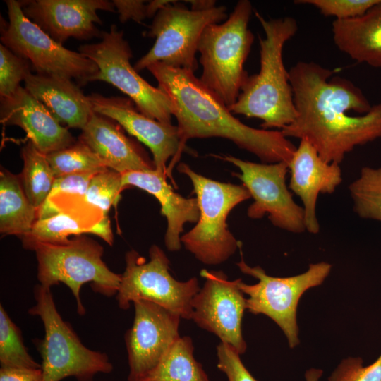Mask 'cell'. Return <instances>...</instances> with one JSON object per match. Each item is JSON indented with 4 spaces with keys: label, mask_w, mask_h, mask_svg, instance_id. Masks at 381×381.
<instances>
[{
    "label": "cell",
    "mask_w": 381,
    "mask_h": 381,
    "mask_svg": "<svg viewBox=\"0 0 381 381\" xmlns=\"http://www.w3.org/2000/svg\"><path fill=\"white\" fill-rule=\"evenodd\" d=\"M25 88L66 128L83 130L94 113L92 103L73 80L30 73Z\"/></svg>",
    "instance_id": "obj_23"
},
{
    "label": "cell",
    "mask_w": 381,
    "mask_h": 381,
    "mask_svg": "<svg viewBox=\"0 0 381 381\" xmlns=\"http://www.w3.org/2000/svg\"><path fill=\"white\" fill-rule=\"evenodd\" d=\"M47 158L56 178L107 169L96 153L79 139L66 148L47 155Z\"/></svg>",
    "instance_id": "obj_29"
},
{
    "label": "cell",
    "mask_w": 381,
    "mask_h": 381,
    "mask_svg": "<svg viewBox=\"0 0 381 381\" xmlns=\"http://www.w3.org/2000/svg\"><path fill=\"white\" fill-rule=\"evenodd\" d=\"M332 31L340 51L358 63L381 68V0L361 16L334 20Z\"/></svg>",
    "instance_id": "obj_24"
},
{
    "label": "cell",
    "mask_w": 381,
    "mask_h": 381,
    "mask_svg": "<svg viewBox=\"0 0 381 381\" xmlns=\"http://www.w3.org/2000/svg\"><path fill=\"white\" fill-rule=\"evenodd\" d=\"M122 189V174L107 168L92 178L85 199L107 215L111 206L118 203Z\"/></svg>",
    "instance_id": "obj_31"
},
{
    "label": "cell",
    "mask_w": 381,
    "mask_h": 381,
    "mask_svg": "<svg viewBox=\"0 0 381 381\" xmlns=\"http://www.w3.org/2000/svg\"><path fill=\"white\" fill-rule=\"evenodd\" d=\"M31 73L30 62L0 44V98L12 96Z\"/></svg>",
    "instance_id": "obj_32"
},
{
    "label": "cell",
    "mask_w": 381,
    "mask_h": 381,
    "mask_svg": "<svg viewBox=\"0 0 381 381\" xmlns=\"http://www.w3.org/2000/svg\"><path fill=\"white\" fill-rule=\"evenodd\" d=\"M227 19L226 8L215 6L205 11H194L174 1L162 8L154 17L145 35L155 38L152 48L138 59L137 72L155 63L195 73L198 42L205 28L212 23Z\"/></svg>",
    "instance_id": "obj_9"
},
{
    "label": "cell",
    "mask_w": 381,
    "mask_h": 381,
    "mask_svg": "<svg viewBox=\"0 0 381 381\" xmlns=\"http://www.w3.org/2000/svg\"><path fill=\"white\" fill-rule=\"evenodd\" d=\"M177 169L191 181L200 211L195 226L181 236V243L203 264L219 265L241 245L229 230L227 217L251 195L243 185L212 180L198 174L186 163H179Z\"/></svg>",
    "instance_id": "obj_5"
},
{
    "label": "cell",
    "mask_w": 381,
    "mask_h": 381,
    "mask_svg": "<svg viewBox=\"0 0 381 381\" xmlns=\"http://www.w3.org/2000/svg\"><path fill=\"white\" fill-rule=\"evenodd\" d=\"M101 41L85 44L79 52L92 60L99 71L91 82L104 81L128 95L136 108L145 116L160 122L171 123L174 106L170 98L158 87L144 80L131 64L133 53L123 32L111 25L102 32Z\"/></svg>",
    "instance_id": "obj_11"
},
{
    "label": "cell",
    "mask_w": 381,
    "mask_h": 381,
    "mask_svg": "<svg viewBox=\"0 0 381 381\" xmlns=\"http://www.w3.org/2000/svg\"><path fill=\"white\" fill-rule=\"evenodd\" d=\"M310 61L289 71L295 120L281 131L307 140L328 163L340 164L356 147L381 138V102L371 105L351 81Z\"/></svg>",
    "instance_id": "obj_1"
},
{
    "label": "cell",
    "mask_w": 381,
    "mask_h": 381,
    "mask_svg": "<svg viewBox=\"0 0 381 381\" xmlns=\"http://www.w3.org/2000/svg\"><path fill=\"white\" fill-rule=\"evenodd\" d=\"M217 368L228 381H258L243 365L240 354L229 345L221 342L217 346Z\"/></svg>",
    "instance_id": "obj_35"
},
{
    "label": "cell",
    "mask_w": 381,
    "mask_h": 381,
    "mask_svg": "<svg viewBox=\"0 0 381 381\" xmlns=\"http://www.w3.org/2000/svg\"><path fill=\"white\" fill-rule=\"evenodd\" d=\"M25 16L58 43L70 37L90 40L101 37L95 23H102L98 11L114 12L107 0L20 1Z\"/></svg>",
    "instance_id": "obj_18"
},
{
    "label": "cell",
    "mask_w": 381,
    "mask_h": 381,
    "mask_svg": "<svg viewBox=\"0 0 381 381\" xmlns=\"http://www.w3.org/2000/svg\"><path fill=\"white\" fill-rule=\"evenodd\" d=\"M174 106L182 148L192 138L219 137L258 157L262 163L291 160L296 147L281 131L242 123L193 72L155 63L147 68Z\"/></svg>",
    "instance_id": "obj_2"
},
{
    "label": "cell",
    "mask_w": 381,
    "mask_h": 381,
    "mask_svg": "<svg viewBox=\"0 0 381 381\" xmlns=\"http://www.w3.org/2000/svg\"><path fill=\"white\" fill-rule=\"evenodd\" d=\"M20 155L23 161L21 183L28 200L38 210L49 196L56 177L47 155L31 141L22 147Z\"/></svg>",
    "instance_id": "obj_27"
},
{
    "label": "cell",
    "mask_w": 381,
    "mask_h": 381,
    "mask_svg": "<svg viewBox=\"0 0 381 381\" xmlns=\"http://www.w3.org/2000/svg\"><path fill=\"white\" fill-rule=\"evenodd\" d=\"M90 233L108 244L113 243L110 221L85 196L61 193L47 198L37 210V219L30 231L21 237L25 248L36 243H63L70 236Z\"/></svg>",
    "instance_id": "obj_15"
},
{
    "label": "cell",
    "mask_w": 381,
    "mask_h": 381,
    "mask_svg": "<svg viewBox=\"0 0 381 381\" xmlns=\"http://www.w3.org/2000/svg\"><path fill=\"white\" fill-rule=\"evenodd\" d=\"M34 298L35 304L28 313L38 316L44 328V339L37 344L43 381H61L68 377L78 381H93L98 373H111L113 365L107 355L87 348L63 320L51 289L37 284Z\"/></svg>",
    "instance_id": "obj_7"
},
{
    "label": "cell",
    "mask_w": 381,
    "mask_h": 381,
    "mask_svg": "<svg viewBox=\"0 0 381 381\" xmlns=\"http://www.w3.org/2000/svg\"><path fill=\"white\" fill-rule=\"evenodd\" d=\"M328 381H381V355L367 366L360 357H348L341 361Z\"/></svg>",
    "instance_id": "obj_34"
},
{
    "label": "cell",
    "mask_w": 381,
    "mask_h": 381,
    "mask_svg": "<svg viewBox=\"0 0 381 381\" xmlns=\"http://www.w3.org/2000/svg\"><path fill=\"white\" fill-rule=\"evenodd\" d=\"M5 2L8 21L1 20L2 44L28 60L38 74L67 78L78 86L91 82L99 71L95 62L54 40L25 16L20 1Z\"/></svg>",
    "instance_id": "obj_8"
},
{
    "label": "cell",
    "mask_w": 381,
    "mask_h": 381,
    "mask_svg": "<svg viewBox=\"0 0 381 381\" xmlns=\"http://www.w3.org/2000/svg\"><path fill=\"white\" fill-rule=\"evenodd\" d=\"M355 213L381 222V167H363L349 186Z\"/></svg>",
    "instance_id": "obj_28"
},
{
    "label": "cell",
    "mask_w": 381,
    "mask_h": 381,
    "mask_svg": "<svg viewBox=\"0 0 381 381\" xmlns=\"http://www.w3.org/2000/svg\"><path fill=\"white\" fill-rule=\"evenodd\" d=\"M200 275L205 282L193 297L190 320L243 354L247 348L242 334L246 298L239 287L240 278L231 281L222 271L207 270H202Z\"/></svg>",
    "instance_id": "obj_14"
},
{
    "label": "cell",
    "mask_w": 381,
    "mask_h": 381,
    "mask_svg": "<svg viewBox=\"0 0 381 381\" xmlns=\"http://www.w3.org/2000/svg\"><path fill=\"white\" fill-rule=\"evenodd\" d=\"M78 139L89 146L107 168L121 174L155 169L147 152L125 135L119 123L95 111Z\"/></svg>",
    "instance_id": "obj_21"
},
{
    "label": "cell",
    "mask_w": 381,
    "mask_h": 381,
    "mask_svg": "<svg viewBox=\"0 0 381 381\" xmlns=\"http://www.w3.org/2000/svg\"><path fill=\"white\" fill-rule=\"evenodd\" d=\"M149 257L147 261L135 250L126 253V268L116 296L119 308L127 310L131 303L146 300L190 320L192 301L200 289L198 279H174L167 256L157 245L150 248Z\"/></svg>",
    "instance_id": "obj_12"
},
{
    "label": "cell",
    "mask_w": 381,
    "mask_h": 381,
    "mask_svg": "<svg viewBox=\"0 0 381 381\" xmlns=\"http://www.w3.org/2000/svg\"><path fill=\"white\" fill-rule=\"evenodd\" d=\"M255 15L265 32L264 38L259 37L260 71L248 77L236 102L228 109L262 120V129L282 130L297 116L283 49L296 33L298 24L292 17L266 19L256 11Z\"/></svg>",
    "instance_id": "obj_3"
},
{
    "label": "cell",
    "mask_w": 381,
    "mask_h": 381,
    "mask_svg": "<svg viewBox=\"0 0 381 381\" xmlns=\"http://www.w3.org/2000/svg\"><path fill=\"white\" fill-rule=\"evenodd\" d=\"M252 12L250 1H238L224 23L205 28L198 42L200 80L228 108L236 102L249 76L243 66L254 41L248 28Z\"/></svg>",
    "instance_id": "obj_4"
},
{
    "label": "cell",
    "mask_w": 381,
    "mask_h": 381,
    "mask_svg": "<svg viewBox=\"0 0 381 381\" xmlns=\"http://www.w3.org/2000/svg\"><path fill=\"white\" fill-rule=\"evenodd\" d=\"M0 364L1 368H41L24 345L21 332L4 306L0 305Z\"/></svg>",
    "instance_id": "obj_30"
},
{
    "label": "cell",
    "mask_w": 381,
    "mask_h": 381,
    "mask_svg": "<svg viewBox=\"0 0 381 381\" xmlns=\"http://www.w3.org/2000/svg\"><path fill=\"white\" fill-rule=\"evenodd\" d=\"M219 157L239 169L241 173L235 175L254 200L247 210L249 218L258 219L267 214L279 229L296 234L306 231L303 207L294 200L286 183L287 162L255 163L231 155Z\"/></svg>",
    "instance_id": "obj_13"
},
{
    "label": "cell",
    "mask_w": 381,
    "mask_h": 381,
    "mask_svg": "<svg viewBox=\"0 0 381 381\" xmlns=\"http://www.w3.org/2000/svg\"><path fill=\"white\" fill-rule=\"evenodd\" d=\"M186 2L190 3V9L194 11H205L216 6V1L214 0H190Z\"/></svg>",
    "instance_id": "obj_39"
},
{
    "label": "cell",
    "mask_w": 381,
    "mask_h": 381,
    "mask_svg": "<svg viewBox=\"0 0 381 381\" xmlns=\"http://www.w3.org/2000/svg\"><path fill=\"white\" fill-rule=\"evenodd\" d=\"M97 173L73 174L56 177L47 198L61 193L85 196L92 178Z\"/></svg>",
    "instance_id": "obj_36"
},
{
    "label": "cell",
    "mask_w": 381,
    "mask_h": 381,
    "mask_svg": "<svg viewBox=\"0 0 381 381\" xmlns=\"http://www.w3.org/2000/svg\"><path fill=\"white\" fill-rule=\"evenodd\" d=\"M37 219L36 209L26 197L20 176L1 168L0 171V231L22 237Z\"/></svg>",
    "instance_id": "obj_25"
},
{
    "label": "cell",
    "mask_w": 381,
    "mask_h": 381,
    "mask_svg": "<svg viewBox=\"0 0 381 381\" xmlns=\"http://www.w3.org/2000/svg\"><path fill=\"white\" fill-rule=\"evenodd\" d=\"M28 249L35 252L40 285L47 289L59 283L66 285L75 297L79 315L85 314L80 298L83 284L90 283L95 293L107 297L116 295L121 274L107 266L103 247L91 238L83 234L63 243H36Z\"/></svg>",
    "instance_id": "obj_6"
},
{
    "label": "cell",
    "mask_w": 381,
    "mask_h": 381,
    "mask_svg": "<svg viewBox=\"0 0 381 381\" xmlns=\"http://www.w3.org/2000/svg\"><path fill=\"white\" fill-rule=\"evenodd\" d=\"M167 175L156 169L133 171L122 174V186H132L154 195L161 205V214L167 222L164 243L169 251L181 248L184 225L197 222L200 211L195 198H184L167 182Z\"/></svg>",
    "instance_id": "obj_22"
},
{
    "label": "cell",
    "mask_w": 381,
    "mask_h": 381,
    "mask_svg": "<svg viewBox=\"0 0 381 381\" xmlns=\"http://www.w3.org/2000/svg\"><path fill=\"white\" fill-rule=\"evenodd\" d=\"M244 274L258 280L247 284L241 279L239 287L246 298V310L252 314H263L282 330L290 348L299 344L296 311L301 296L308 289L320 286L330 273L332 265L326 262L312 263L300 274L287 277L268 275L260 266L250 267L243 256L236 263Z\"/></svg>",
    "instance_id": "obj_10"
},
{
    "label": "cell",
    "mask_w": 381,
    "mask_h": 381,
    "mask_svg": "<svg viewBox=\"0 0 381 381\" xmlns=\"http://www.w3.org/2000/svg\"><path fill=\"white\" fill-rule=\"evenodd\" d=\"M289 188L300 198L304 211L306 231H320L316 207L320 193L332 194L342 181L339 164L323 160L306 139L300 140L289 165Z\"/></svg>",
    "instance_id": "obj_19"
},
{
    "label": "cell",
    "mask_w": 381,
    "mask_h": 381,
    "mask_svg": "<svg viewBox=\"0 0 381 381\" xmlns=\"http://www.w3.org/2000/svg\"><path fill=\"white\" fill-rule=\"evenodd\" d=\"M0 121L17 126L42 153L48 155L73 145L76 140L46 107L21 86L8 98L1 99Z\"/></svg>",
    "instance_id": "obj_20"
},
{
    "label": "cell",
    "mask_w": 381,
    "mask_h": 381,
    "mask_svg": "<svg viewBox=\"0 0 381 381\" xmlns=\"http://www.w3.org/2000/svg\"><path fill=\"white\" fill-rule=\"evenodd\" d=\"M112 2L119 14L121 23L131 19L140 23L145 18H149L147 3L145 4V1L114 0Z\"/></svg>",
    "instance_id": "obj_37"
},
{
    "label": "cell",
    "mask_w": 381,
    "mask_h": 381,
    "mask_svg": "<svg viewBox=\"0 0 381 381\" xmlns=\"http://www.w3.org/2000/svg\"><path fill=\"white\" fill-rule=\"evenodd\" d=\"M88 97L95 112L116 121L147 145L152 152L155 169L167 176V162L174 157L175 163L179 159L178 155L183 151L177 126L145 116L129 98L105 97L97 93H92Z\"/></svg>",
    "instance_id": "obj_17"
},
{
    "label": "cell",
    "mask_w": 381,
    "mask_h": 381,
    "mask_svg": "<svg viewBox=\"0 0 381 381\" xmlns=\"http://www.w3.org/2000/svg\"><path fill=\"white\" fill-rule=\"evenodd\" d=\"M378 0H297L296 4H309L317 8L325 16L342 20L364 14Z\"/></svg>",
    "instance_id": "obj_33"
},
{
    "label": "cell",
    "mask_w": 381,
    "mask_h": 381,
    "mask_svg": "<svg viewBox=\"0 0 381 381\" xmlns=\"http://www.w3.org/2000/svg\"><path fill=\"white\" fill-rule=\"evenodd\" d=\"M135 316L125 334L128 381H138L152 370L180 337L181 315L146 300L133 302Z\"/></svg>",
    "instance_id": "obj_16"
},
{
    "label": "cell",
    "mask_w": 381,
    "mask_h": 381,
    "mask_svg": "<svg viewBox=\"0 0 381 381\" xmlns=\"http://www.w3.org/2000/svg\"><path fill=\"white\" fill-rule=\"evenodd\" d=\"M323 371L321 369L310 368L305 373L306 381H319Z\"/></svg>",
    "instance_id": "obj_40"
},
{
    "label": "cell",
    "mask_w": 381,
    "mask_h": 381,
    "mask_svg": "<svg viewBox=\"0 0 381 381\" xmlns=\"http://www.w3.org/2000/svg\"><path fill=\"white\" fill-rule=\"evenodd\" d=\"M190 337H179L157 365L138 381H210L193 356Z\"/></svg>",
    "instance_id": "obj_26"
},
{
    "label": "cell",
    "mask_w": 381,
    "mask_h": 381,
    "mask_svg": "<svg viewBox=\"0 0 381 381\" xmlns=\"http://www.w3.org/2000/svg\"><path fill=\"white\" fill-rule=\"evenodd\" d=\"M0 381H43L41 368H1Z\"/></svg>",
    "instance_id": "obj_38"
}]
</instances>
